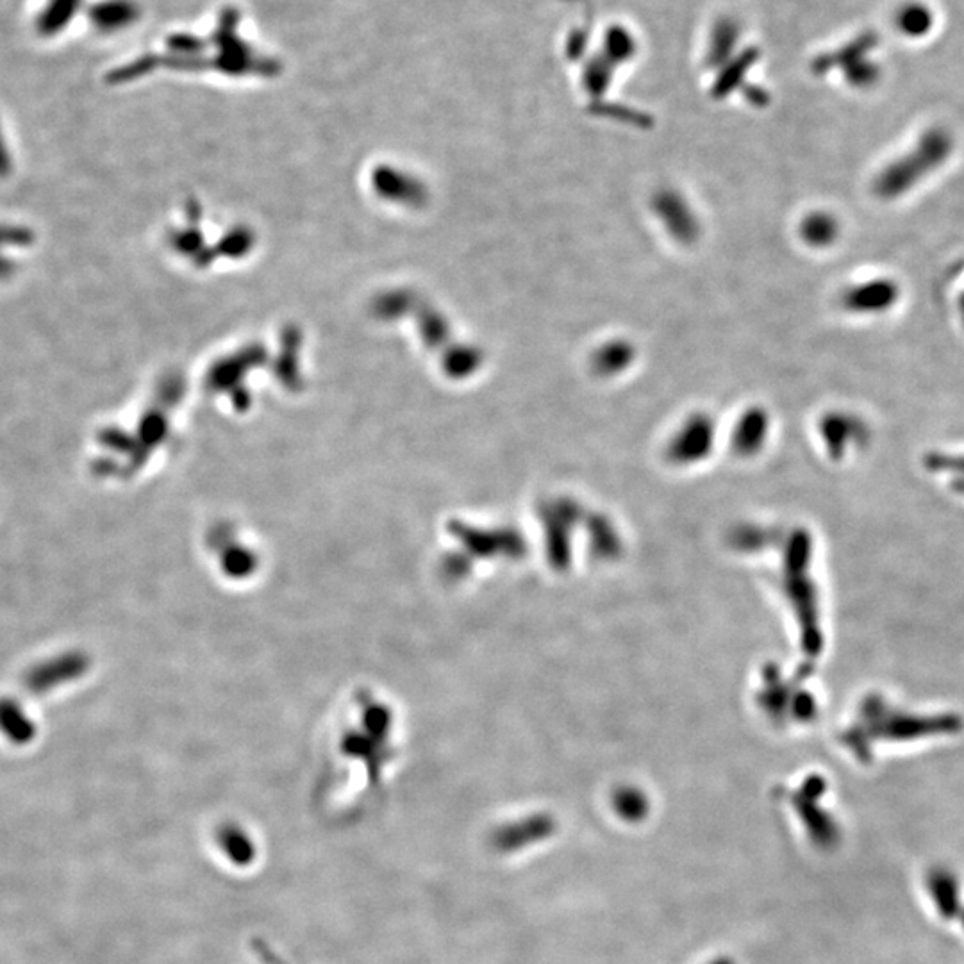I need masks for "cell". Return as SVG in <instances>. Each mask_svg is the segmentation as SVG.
Masks as SVG:
<instances>
[{
	"mask_svg": "<svg viewBox=\"0 0 964 964\" xmlns=\"http://www.w3.org/2000/svg\"><path fill=\"white\" fill-rule=\"evenodd\" d=\"M954 149L952 136L945 129H931L922 134L906 156L895 159L882 170L875 181V192L886 200L898 199L940 170Z\"/></svg>",
	"mask_w": 964,
	"mask_h": 964,
	"instance_id": "cell-1",
	"label": "cell"
},
{
	"mask_svg": "<svg viewBox=\"0 0 964 964\" xmlns=\"http://www.w3.org/2000/svg\"><path fill=\"white\" fill-rule=\"evenodd\" d=\"M898 299V286L891 279H872L854 284L843 295V306L859 315H875L890 309Z\"/></svg>",
	"mask_w": 964,
	"mask_h": 964,
	"instance_id": "cell-2",
	"label": "cell"
},
{
	"mask_svg": "<svg viewBox=\"0 0 964 964\" xmlns=\"http://www.w3.org/2000/svg\"><path fill=\"white\" fill-rule=\"evenodd\" d=\"M657 215L668 227V231L681 241H690L699 231L697 218L693 215L688 202L677 192H661L654 200Z\"/></svg>",
	"mask_w": 964,
	"mask_h": 964,
	"instance_id": "cell-3",
	"label": "cell"
},
{
	"mask_svg": "<svg viewBox=\"0 0 964 964\" xmlns=\"http://www.w3.org/2000/svg\"><path fill=\"white\" fill-rule=\"evenodd\" d=\"M83 670V657L63 656L36 668L29 677L27 684L33 690H47V688H54L56 684H61V682L70 681V677L83 674Z\"/></svg>",
	"mask_w": 964,
	"mask_h": 964,
	"instance_id": "cell-4",
	"label": "cell"
},
{
	"mask_svg": "<svg viewBox=\"0 0 964 964\" xmlns=\"http://www.w3.org/2000/svg\"><path fill=\"white\" fill-rule=\"evenodd\" d=\"M634 359V349L631 343L625 341H611L597 350L593 356V366L602 375H613L624 372Z\"/></svg>",
	"mask_w": 964,
	"mask_h": 964,
	"instance_id": "cell-5",
	"label": "cell"
},
{
	"mask_svg": "<svg viewBox=\"0 0 964 964\" xmlns=\"http://www.w3.org/2000/svg\"><path fill=\"white\" fill-rule=\"evenodd\" d=\"M802 238L813 245V247H827L832 245L838 234H840V224L838 220L829 213H813L802 222Z\"/></svg>",
	"mask_w": 964,
	"mask_h": 964,
	"instance_id": "cell-6",
	"label": "cell"
},
{
	"mask_svg": "<svg viewBox=\"0 0 964 964\" xmlns=\"http://www.w3.org/2000/svg\"><path fill=\"white\" fill-rule=\"evenodd\" d=\"M0 727L11 740L27 741L31 740V736H33L31 723L27 722L24 715L18 711V706H13L8 702L0 704Z\"/></svg>",
	"mask_w": 964,
	"mask_h": 964,
	"instance_id": "cell-7",
	"label": "cell"
},
{
	"mask_svg": "<svg viewBox=\"0 0 964 964\" xmlns=\"http://www.w3.org/2000/svg\"><path fill=\"white\" fill-rule=\"evenodd\" d=\"M898 22L907 34L922 36L932 27L931 11L922 4H913L902 11V17L898 18Z\"/></svg>",
	"mask_w": 964,
	"mask_h": 964,
	"instance_id": "cell-8",
	"label": "cell"
},
{
	"mask_svg": "<svg viewBox=\"0 0 964 964\" xmlns=\"http://www.w3.org/2000/svg\"><path fill=\"white\" fill-rule=\"evenodd\" d=\"M941 463H945L947 470H964V458H941Z\"/></svg>",
	"mask_w": 964,
	"mask_h": 964,
	"instance_id": "cell-9",
	"label": "cell"
},
{
	"mask_svg": "<svg viewBox=\"0 0 964 964\" xmlns=\"http://www.w3.org/2000/svg\"><path fill=\"white\" fill-rule=\"evenodd\" d=\"M963 488H964V484H963Z\"/></svg>",
	"mask_w": 964,
	"mask_h": 964,
	"instance_id": "cell-10",
	"label": "cell"
}]
</instances>
